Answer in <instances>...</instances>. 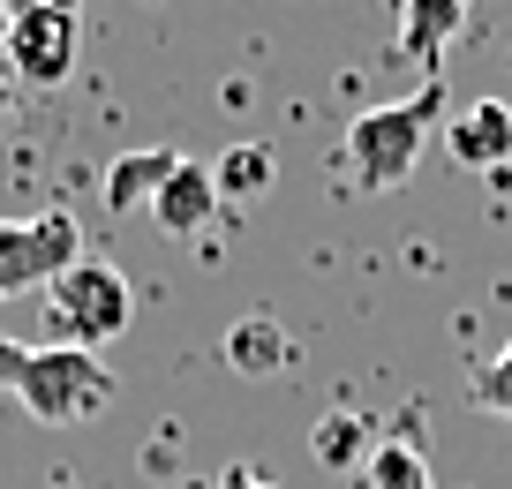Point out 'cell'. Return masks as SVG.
<instances>
[{
	"label": "cell",
	"mask_w": 512,
	"mask_h": 489,
	"mask_svg": "<svg viewBox=\"0 0 512 489\" xmlns=\"http://www.w3.org/2000/svg\"><path fill=\"white\" fill-rule=\"evenodd\" d=\"M437 113H445V83H422V91L392 98V106H362L347 121V136H339V166H347L354 189H400L407 174L422 166V143H430Z\"/></svg>",
	"instance_id": "6da1fadb"
},
{
	"label": "cell",
	"mask_w": 512,
	"mask_h": 489,
	"mask_svg": "<svg viewBox=\"0 0 512 489\" xmlns=\"http://www.w3.org/2000/svg\"><path fill=\"white\" fill-rule=\"evenodd\" d=\"M8 399L46 429H76V422H98L121 399V377L91 347H23L16 377H8Z\"/></svg>",
	"instance_id": "7a4b0ae2"
},
{
	"label": "cell",
	"mask_w": 512,
	"mask_h": 489,
	"mask_svg": "<svg viewBox=\"0 0 512 489\" xmlns=\"http://www.w3.org/2000/svg\"><path fill=\"white\" fill-rule=\"evenodd\" d=\"M46 316L53 332H61V347H106V339L128 332V316H136V286L121 279L113 264H98V256H83V264H68L61 279L46 286Z\"/></svg>",
	"instance_id": "3957f363"
},
{
	"label": "cell",
	"mask_w": 512,
	"mask_h": 489,
	"mask_svg": "<svg viewBox=\"0 0 512 489\" xmlns=\"http://www.w3.org/2000/svg\"><path fill=\"white\" fill-rule=\"evenodd\" d=\"M68 264H83L76 211H38V219H0V301L53 286Z\"/></svg>",
	"instance_id": "277c9868"
},
{
	"label": "cell",
	"mask_w": 512,
	"mask_h": 489,
	"mask_svg": "<svg viewBox=\"0 0 512 489\" xmlns=\"http://www.w3.org/2000/svg\"><path fill=\"white\" fill-rule=\"evenodd\" d=\"M0 53H8V68H16V83H38V91L68 83L76 61H83V8H68V0L16 8V31H8Z\"/></svg>",
	"instance_id": "5b68a950"
},
{
	"label": "cell",
	"mask_w": 512,
	"mask_h": 489,
	"mask_svg": "<svg viewBox=\"0 0 512 489\" xmlns=\"http://www.w3.org/2000/svg\"><path fill=\"white\" fill-rule=\"evenodd\" d=\"M445 151H452V166H467V174L505 166V158H512V106H505V98H475V106H460L445 121Z\"/></svg>",
	"instance_id": "8992f818"
},
{
	"label": "cell",
	"mask_w": 512,
	"mask_h": 489,
	"mask_svg": "<svg viewBox=\"0 0 512 489\" xmlns=\"http://www.w3.org/2000/svg\"><path fill=\"white\" fill-rule=\"evenodd\" d=\"M219 219V189H211V166H196V158H181L174 174H166V189L151 196V226L174 241L204 234V226Z\"/></svg>",
	"instance_id": "52a82bcc"
},
{
	"label": "cell",
	"mask_w": 512,
	"mask_h": 489,
	"mask_svg": "<svg viewBox=\"0 0 512 489\" xmlns=\"http://www.w3.org/2000/svg\"><path fill=\"white\" fill-rule=\"evenodd\" d=\"M181 166V151H128L106 166V181H98V196H106L113 219H128V211H151V196L166 189V174Z\"/></svg>",
	"instance_id": "ba28073f"
},
{
	"label": "cell",
	"mask_w": 512,
	"mask_h": 489,
	"mask_svg": "<svg viewBox=\"0 0 512 489\" xmlns=\"http://www.w3.org/2000/svg\"><path fill=\"white\" fill-rule=\"evenodd\" d=\"M226 369H234V377H287V369H294L287 324H272V316H241L234 332H226Z\"/></svg>",
	"instance_id": "9c48e42d"
},
{
	"label": "cell",
	"mask_w": 512,
	"mask_h": 489,
	"mask_svg": "<svg viewBox=\"0 0 512 489\" xmlns=\"http://www.w3.org/2000/svg\"><path fill=\"white\" fill-rule=\"evenodd\" d=\"M460 16H467V0H407L400 8V53H415L422 68H437V53L460 31Z\"/></svg>",
	"instance_id": "30bf717a"
},
{
	"label": "cell",
	"mask_w": 512,
	"mask_h": 489,
	"mask_svg": "<svg viewBox=\"0 0 512 489\" xmlns=\"http://www.w3.org/2000/svg\"><path fill=\"white\" fill-rule=\"evenodd\" d=\"M309 452L324 459V467H369V452H377V429L362 422V414H324L317 429H309Z\"/></svg>",
	"instance_id": "8fae6325"
},
{
	"label": "cell",
	"mask_w": 512,
	"mask_h": 489,
	"mask_svg": "<svg viewBox=\"0 0 512 489\" xmlns=\"http://www.w3.org/2000/svg\"><path fill=\"white\" fill-rule=\"evenodd\" d=\"M211 189H219V204H249V196L272 189V151L264 143H234V151L211 166Z\"/></svg>",
	"instance_id": "7c38bea8"
},
{
	"label": "cell",
	"mask_w": 512,
	"mask_h": 489,
	"mask_svg": "<svg viewBox=\"0 0 512 489\" xmlns=\"http://www.w3.org/2000/svg\"><path fill=\"white\" fill-rule=\"evenodd\" d=\"M369 489H437L430 482V459L415 452V437H377V452H369Z\"/></svg>",
	"instance_id": "4fadbf2b"
},
{
	"label": "cell",
	"mask_w": 512,
	"mask_h": 489,
	"mask_svg": "<svg viewBox=\"0 0 512 489\" xmlns=\"http://www.w3.org/2000/svg\"><path fill=\"white\" fill-rule=\"evenodd\" d=\"M475 407H482V414H497V422H512V339L475 369Z\"/></svg>",
	"instance_id": "5bb4252c"
},
{
	"label": "cell",
	"mask_w": 512,
	"mask_h": 489,
	"mask_svg": "<svg viewBox=\"0 0 512 489\" xmlns=\"http://www.w3.org/2000/svg\"><path fill=\"white\" fill-rule=\"evenodd\" d=\"M16 91H23V83H16V68H8V53H0V121L16 113Z\"/></svg>",
	"instance_id": "9a60e30c"
},
{
	"label": "cell",
	"mask_w": 512,
	"mask_h": 489,
	"mask_svg": "<svg viewBox=\"0 0 512 489\" xmlns=\"http://www.w3.org/2000/svg\"><path fill=\"white\" fill-rule=\"evenodd\" d=\"M219 489H279V482H264L256 467H226V482H219Z\"/></svg>",
	"instance_id": "2e32d148"
},
{
	"label": "cell",
	"mask_w": 512,
	"mask_h": 489,
	"mask_svg": "<svg viewBox=\"0 0 512 489\" xmlns=\"http://www.w3.org/2000/svg\"><path fill=\"white\" fill-rule=\"evenodd\" d=\"M8 31H16V0H0V46H8Z\"/></svg>",
	"instance_id": "e0dca14e"
},
{
	"label": "cell",
	"mask_w": 512,
	"mask_h": 489,
	"mask_svg": "<svg viewBox=\"0 0 512 489\" xmlns=\"http://www.w3.org/2000/svg\"><path fill=\"white\" fill-rule=\"evenodd\" d=\"M16 8H38V0H16ZM68 8H76V0H68Z\"/></svg>",
	"instance_id": "ac0fdd59"
}]
</instances>
